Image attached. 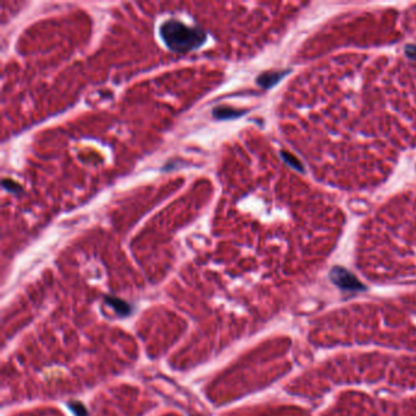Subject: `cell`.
Returning a JSON list of instances; mask_svg holds the SVG:
<instances>
[{
	"label": "cell",
	"mask_w": 416,
	"mask_h": 416,
	"mask_svg": "<svg viewBox=\"0 0 416 416\" xmlns=\"http://www.w3.org/2000/svg\"><path fill=\"white\" fill-rule=\"evenodd\" d=\"M159 35L164 44L174 53L184 54L197 50L207 42L204 31L174 19L164 21L159 27Z\"/></svg>",
	"instance_id": "6da1fadb"
},
{
	"label": "cell",
	"mask_w": 416,
	"mask_h": 416,
	"mask_svg": "<svg viewBox=\"0 0 416 416\" xmlns=\"http://www.w3.org/2000/svg\"><path fill=\"white\" fill-rule=\"evenodd\" d=\"M243 114H245L244 110L233 109V107L230 106H217L212 110V116H214V119L219 120V121L238 119Z\"/></svg>",
	"instance_id": "7a4b0ae2"
},
{
	"label": "cell",
	"mask_w": 416,
	"mask_h": 416,
	"mask_svg": "<svg viewBox=\"0 0 416 416\" xmlns=\"http://www.w3.org/2000/svg\"><path fill=\"white\" fill-rule=\"evenodd\" d=\"M105 302H106L107 304H109L110 307H111L112 309H114L115 312H117V314L121 315V316H126V315L131 314V307H130V305H128L126 302H123V300L119 299V298L106 297V298H105Z\"/></svg>",
	"instance_id": "3957f363"
},
{
	"label": "cell",
	"mask_w": 416,
	"mask_h": 416,
	"mask_svg": "<svg viewBox=\"0 0 416 416\" xmlns=\"http://www.w3.org/2000/svg\"><path fill=\"white\" fill-rule=\"evenodd\" d=\"M2 187H4V189H6V191L10 192L11 194H20L22 192V187L20 186L17 182L12 181V179H10V178L2 179Z\"/></svg>",
	"instance_id": "277c9868"
},
{
	"label": "cell",
	"mask_w": 416,
	"mask_h": 416,
	"mask_svg": "<svg viewBox=\"0 0 416 416\" xmlns=\"http://www.w3.org/2000/svg\"><path fill=\"white\" fill-rule=\"evenodd\" d=\"M69 408L72 410L76 416H88V412H87V409L83 407L82 403L71 402V403H69Z\"/></svg>",
	"instance_id": "5b68a950"
}]
</instances>
